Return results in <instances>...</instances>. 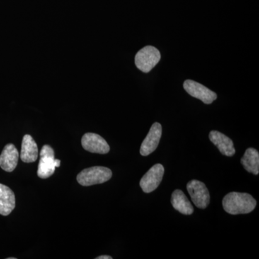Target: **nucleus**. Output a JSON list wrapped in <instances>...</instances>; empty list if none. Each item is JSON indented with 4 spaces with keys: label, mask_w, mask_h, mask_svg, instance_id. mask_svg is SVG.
I'll use <instances>...</instances> for the list:
<instances>
[{
    "label": "nucleus",
    "mask_w": 259,
    "mask_h": 259,
    "mask_svg": "<svg viewBox=\"0 0 259 259\" xmlns=\"http://www.w3.org/2000/svg\"><path fill=\"white\" fill-rule=\"evenodd\" d=\"M256 204V200L248 193L232 192L226 194L223 199V209L233 215L251 212Z\"/></svg>",
    "instance_id": "nucleus-1"
},
{
    "label": "nucleus",
    "mask_w": 259,
    "mask_h": 259,
    "mask_svg": "<svg viewBox=\"0 0 259 259\" xmlns=\"http://www.w3.org/2000/svg\"><path fill=\"white\" fill-rule=\"evenodd\" d=\"M110 168L104 166H93L85 168L77 176V182L83 187L105 183L112 178Z\"/></svg>",
    "instance_id": "nucleus-2"
},
{
    "label": "nucleus",
    "mask_w": 259,
    "mask_h": 259,
    "mask_svg": "<svg viewBox=\"0 0 259 259\" xmlns=\"http://www.w3.org/2000/svg\"><path fill=\"white\" fill-rule=\"evenodd\" d=\"M161 60V54L156 48L147 46L141 49L135 57L136 67L144 73H148Z\"/></svg>",
    "instance_id": "nucleus-3"
},
{
    "label": "nucleus",
    "mask_w": 259,
    "mask_h": 259,
    "mask_svg": "<svg viewBox=\"0 0 259 259\" xmlns=\"http://www.w3.org/2000/svg\"><path fill=\"white\" fill-rule=\"evenodd\" d=\"M187 190L192 202L199 209H205L210 202L209 190L203 182L192 180L187 185Z\"/></svg>",
    "instance_id": "nucleus-4"
},
{
    "label": "nucleus",
    "mask_w": 259,
    "mask_h": 259,
    "mask_svg": "<svg viewBox=\"0 0 259 259\" xmlns=\"http://www.w3.org/2000/svg\"><path fill=\"white\" fill-rule=\"evenodd\" d=\"M183 88L191 96L198 99L207 105L212 104L218 97L217 94L193 80H186Z\"/></svg>",
    "instance_id": "nucleus-5"
},
{
    "label": "nucleus",
    "mask_w": 259,
    "mask_h": 259,
    "mask_svg": "<svg viewBox=\"0 0 259 259\" xmlns=\"http://www.w3.org/2000/svg\"><path fill=\"white\" fill-rule=\"evenodd\" d=\"M40 156L37 176L41 179L49 178L54 175L56 168L54 150L49 145H45L42 146Z\"/></svg>",
    "instance_id": "nucleus-6"
},
{
    "label": "nucleus",
    "mask_w": 259,
    "mask_h": 259,
    "mask_svg": "<svg viewBox=\"0 0 259 259\" xmlns=\"http://www.w3.org/2000/svg\"><path fill=\"white\" fill-rule=\"evenodd\" d=\"M164 175V167L157 163L151 167L140 181V186L145 193H151L157 189Z\"/></svg>",
    "instance_id": "nucleus-7"
},
{
    "label": "nucleus",
    "mask_w": 259,
    "mask_h": 259,
    "mask_svg": "<svg viewBox=\"0 0 259 259\" xmlns=\"http://www.w3.org/2000/svg\"><path fill=\"white\" fill-rule=\"evenodd\" d=\"M81 145L83 149L94 153L106 154L110 150V146L102 136L93 133L83 135Z\"/></svg>",
    "instance_id": "nucleus-8"
},
{
    "label": "nucleus",
    "mask_w": 259,
    "mask_h": 259,
    "mask_svg": "<svg viewBox=\"0 0 259 259\" xmlns=\"http://www.w3.org/2000/svg\"><path fill=\"white\" fill-rule=\"evenodd\" d=\"M162 136V126L158 122H155L151 126L146 139L141 144L140 153L141 156H147L157 148Z\"/></svg>",
    "instance_id": "nucleus-9"
},
{
    "label": "nucleus",
    "mask_w": 259,
    "mask_h": 259,
    "mask_svg": "<svg viewBox=\"0 0 259 259\" xmlns=\"http://www.w3.org/2000/svg\"><path fill=\"white\" fill-rule=\"evenodd\" d=\"M209 139L223 155L229 157L234 156L236 150L233 141L226 135L219 131H212L209 133Z\"/></svg>",
    "instance_id": "nucleus-10"
},
{
    "label": "nucleus",
    "mask_w": 259,
    "mask_h": 259,
    "mask_svg": "<svg viewBox=\"0 0 259 259\" xmlns=\"http://www.w3.org/2000/svg\"><path fill=\"white\" fill-rule=\"evenodd\" d=\"M18 151L14 145H6L0 155V167L5 171H13L18 165Z\"/></svg>",
    "instance_id": "nucleus-11"
},
{
    "label": "nucleus",
    "mask_w": 259,
    "mask_h": 259,
    "mask_svg": "<svg viewBox=\"0 0 259 259\" xmlns=\"http://www.w3.org/2000/svg\"><path fill=\"white\" fill-rule=\"evenodd\" d=\"M38 157V149L35 141L30 135L24 136L20 158L25 163L35 162Z\"/></svg>",
    "instance_id": "nucleus-12"
},
{
    "label": "nucleus",
    "mask_w": 259,
    "mask_h": 259,
    "mask_svg": "<svg viewBox=\"0 0 259 259\" xmlns=\"http://www.w3.org/2000/svg\"><path fill=\"white\" fill-rule=\"evenodd\" d=\"M15 207V196L11 189L0 184V214L7 216Z\"/></svg>",
    "instance_id": "nucleus-13"
},
{
    "label": "nucleus",
    "mask_w": 259,
    "mask_h": 259,
    "mask_svg": "<svg viewBox=\"0 0 259 259\" xmlns=\"http://www.w3.org/2000/svg\"><path fill=\"white\" fill-rule=\"evenodd\" d=\"M171 202L174 208L185 215H190L194 212V208L185 193L180 190L174 191Z\"/></svg>",
    "instance_id": "nucleus-14"
},
{
    "label": "nucleus",
    "mask_w": 259,
    "mask_h": 259,
    "mask_svg": "<svg viewBox=\"0 0 259 259\" xmlns=\"http://www.w3.org/2000/svg\"><path fill=\"white\" fill-rule=\"evenodd\" d=\"M241 164L249 173L258 175L259 173V153L256 149L249 148L245 151L241 160Z\"/></svg>",
    "instance_id": "nucleus-15"
},
{
    "label": "nucleus",
    "mask_w": 259,
    "mask_h": 259,
    "mask_svg": "<svg viewBox=\"0 0 259 259\" xmlns=\"http://www.w3.org/2000/svg\"><path fill=\"white\" fill-rule=\"evenodd\" d=\"M96 259H112V257L110 255H100L97 257Z\"/></svg>",
    "instance_id": "nucleus-16"
},
{
    "label": "nucleus",
    "mask_w": 259,
    "mask_h": 259,
    "mask_svg": "<svg viewBox=\"0 0 259 259\" xmlns=\"http://www.w3.org/2000/svg\"><path fill=\"white\" fill-rule=\"evenodd\" d=\"M56 167H59L61 165V161L59 159H55Z\"/></svg>",
    "instance_id": "nucleus-17"
},
{
    "label": "nucleus",
    "mask_w": 259,
    "mask_h": 259,
    "mask_svg": "<svg viewBox=\"0 0 259 259\" xmlns=\"http://www.w3.org/2000/svg\"><path fill=\"white\" fill-rule=\"evenodd\" d=\"M8 259H15V258H8Z\"/></svg>",
    "instance_id": "nucleus-18"
}]
</instances>
